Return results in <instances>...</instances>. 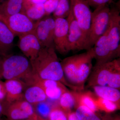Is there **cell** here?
Listing matches in <instances>:
<instances>
[{"instance_id": "7402d4cb", "label": "cell", "mask_w": 120, "mask_h": 120, "mask_svg": "<svg viewBox=\"0 0 120 120\" xmlns=\"http://www.w3.org/2000/svg\"><path fill=\"white\" fill-rule=\"evenodd\" d=\"M4 114L8 120H23L30 119L28 115L15 103L4 104Z\"/></svg>"}, {"instance_id": "9a60e30c", "label": "cell", "mask_w": 120, "mask_h": 120, "mask_svg": "<svg viewBox=\"0 0 120 120\" xmlns=\"http://www.w3.org/2000/svg\"><path fill=\"white\" fill-rule=\"evenodd\" d=\"M4 83L6 91L5 103L10 104L23 98L25 84L16 79L7 80Z\"/></svg>"}, {"instance_id": "44dd1931", "label": "cell", "mask_w": 120, "mask_h": 120, "mask_svg": "<svg viewBox=\"0 0 120 120\" xmlns=\"http://www.w3.org/2000/svg\"><path fill=\"white\" fill-rule=\"evenodd\" d=\"M23 13L33 21H38L45 16L43 4H34L24 0Z\"/></svg>"}, {"instance_id": "6da1fadb", "label": "cell", "mask_w": 120, "mask_h": 120, "mask_svg": "<svg viewBox=\"0 0 120 120\" xmlns=\"http://www.w3.org/2000/svg\"><path fill=\"white\" fill-rule=\"evenodd\" d=\"M30 62L33 72L39 78L58 81L76 91L65 77L54 46L42 48L36 57Z\"/></svg>"}, {"instance_id": "8fae6325", "label": "cell", "mask_w": 120, "mask_h": 120, "mask_svg": "<svg viewBox=\"0 0 120 120\" xmlns=\"http://www.w3.org/2000/svg\"><path fill=\"white\" fill-rule=\"evenodd\" d=\"M67 19L68 23V44L69 52L84 49L83 34L76 20L71 7Z\"/></svg>"}, {"instance_id": "60d3db41", "label": "cell", "mask_w": 120, "mask_h": 120, "mask_svg": "<svg viewBox=\"0 0 120 120\" xmlns=\"http://www.w3.org/2000/svg\"><path fill=\"white\" fill-rule=\"evenodd\" d=\"M30 120V119H26V120Z\"/></svg>"}, {"instance_id": "4316f807", "label": "cell", "mask_w": 120, "mask_h": 120, "mask_svg": "<svg viewBox=\"0 0 120 120\" xmlns=\"http://www.w3.org/2000/svg\"><path fill=\"white\" fill-rule=\"evenodd\" d=\"M48 118L49 120H68V113L59 105H56L52 107Z\"/></svg>"}, {"instance_id": "8992f818", "label": "cell", "mask_w": 120, "mask_h": 120, "mask_svg": "<svg viewBox=\"0 0 120 120\" xmlns=\"http://www.w3.org/2000/svg\"><path fill=\"white\" fill-rule=\"evenodd\" d=\"M55 24V18L50 15L45 16L36 22L34 32L42 48L54 46L53 37Z\"/></svg>"}, {"instance_id": "52a82bcc", "label": "cell", "mask_w": 120, "mask_h": 120, "mask_svg": "<svg viewBox=\"0 0 120 120\" xmlns=\"http://www.w3.org/2000/svg\"><path fill=\"white\" fill-rule=\"evenodd\" d=\"M1 17L15 36L19 37L34 31L36 22L25 13H19L9 17Z\"/></svg>"}, {"instance_id": "4fadbf2b", "label": "cell", "mask_w": 120, "mask_h": 120, "mask_svg": "<svg viewBox=\"0 0 120 120\" xmlns=\"http://www.w3.org/2000/svg\"><path fill=\"white\" fill-rule=\"evenodd\" d=\"M92 49L94 58L96 60L97 64L105 63L115 60L110 49L107 38V30L98 39Z\"/></svg>"}, {"instance_id": "8d00e7d4", "label": "cell", "mask_w": 120, "mask_h": 120, "mask_svg": "<svg viewBox=\"0 0 120 120\" xmlns=\"http://www.w3.org/2000/svg\"><path fill=\"white\" fill-rule=\"evenodd\" d=\"M32 120H47L46 119L42 118L41 116H39L37 114H36L34 117L32 119Z\"/></svg>"}, {"instance_id": "ab89813d", "label": "cell", "mask_w": 120, "mask_h": 120, "mask_svg": "<svg viewBox=\"0 0 120 120\" xmlns=\"http://www.w3.org/2000/svg\"><path fill=\"white\" fill-rule=\"evenodd\" d=\"M24 0L26 1H29L30 2V0Z\"/></svg>"}, {"instance_id": "7a4b0ae2", "label": "cell", "mask_w": 120, "mask_h": 120, "mask_svg": "<svg viewBox=\"0 0 120 120\" xmlns=\"http://www.w3.org/2000/svg\"><path fill=\"white\" fill-rule=\"evenodd\" d=\"M0 75L5 80L16 79L32 85L35 75L30 60L22 55H8L2 59Z\"/></svg>"}, {"instance_id": "d6986e66", "label": "cell", "mask_w": 120, "mask_h": 120, "mask_svg": "<svg viewBox=\"0 0 120 120\" xmlns=\"http://www.w3.org/2000/svg\"><path fill=\"white\" fill-rule=\"evenodd\" d=\"M92 87L98 97L120 105V90L108 86H95Z\"/></svg>"}, {"instance_id": "2e32d148", "label": "cell", "mask_w": 120, "mask_h": 120, "mask_svg": "<svg viewBox=\"0 0 120 120\" xmlns=\"http://www.w3.org/2000/svg\"><path fill=\"white\" fill-rule=\"evenodd\" d=\"M15 35L0 16V55H8L13 45Z\"/></svg>"}, {"instance_id": "4dcf8cb0", "label": "cell", "mask_w": 120, "mask_h": 120, "mask_svg": "<svg viewBox=\"0 0 120 120\" xmlns=\"http://www.w3.org/2000/svg\"><path fill=\"white\" fill-rule=\"evenodd\" d=\"M59 0H47L44 5L45 16L53 13L58 5Z\"/></svg>"}, {"instance_id": "d6a6232c", "label": "cell", "mask_w": 120, "mask_h": 120, "mask_svg": "<svg viewBox=\"0 0 120 120\" xmlns=\"http://www.w3.org/2000/svg\"><path fill=\"white\" fill-rule=\"evenodd\" d=\"M6 98V91L4 82L0 79V102L5 103Z\"/></svg>"}, {"instance_id": "836d02e7", "label": "cell", "mask_w": 120, "mask_h": 120, "mask_svg": "<svg viewBox=\"0 0 120 120\" xmlns=\"http://www.w3.org/2000/svg\"><path fill=\"white\" fill-rule=\"evenodd\" d=\"M68 120H79L75 112H70L68 113Z\"/></svg>"}, {"instance_id": "7c38bea8", "label": "cell", "mask_w": 120, "mask_h": 120, "mask_svg": "<svg viewBox=\"0 0 120 120\" xmlns=\"http://www.w3.org/2000/svg\"><path fill=\"white\" fill-rule=\"evenodd\" d=\"M19 37L20 49L30 61L34 59L42 48L34 31Z\"/></svg>"}, {"instance_id": "484cf974", "label": "cell", "mask_w": 120, "mask_h": 120, "mask_svg": "<svg viewBox=\"0 0 120 120\" xmlns=\"http://www.w3.org/2000/svg\"><path fill=\"white\" fill-rule=\"evenodd\" d=\"M71 9V0H59L58 5L53 13L55 19L65 18L68 16Z\"/></svg>"}, {"instance_id": "603a6c76", "label": "cell", "mask_w": 120, "mask_h": 120, "mask_svg": "<svg viewBox=\"0 0 120 120\" xmlns=\"http://www.w3.org/2000/svg\"><path fill=\"white\" fill-rule=\"evenodd\" d=\"M58 101L60 107L67 113L76 107V102L73 91L67 90L63 93Z\"/></svg>"}, {"instance_id": "e0dca14e", "label": "cell", "mask_w": 120, "mask_h": 120, "mask_svg": "<svg viewBox=\"0 0 120 120\" xmlns=\"http://www.w3.org/2000/svg\"><path fill=\"white\" fill-rule=\"evenodd\" d=\"M24 0H6L0 4V15L9 17L19 13H23Z\"/></svg>"}, {"instance_id": "5b68a950", "label": "cell", "mask_w": 120, "mask_h": 120, "mask_svg": "<svg viewBox=\"0 0 120 120\" xmlns=\"http://www.w3.org/2000/svg\"><path fill=\"white\" fill-rule=\"evenodd\" d=\"M71 7L74 17L83 34L86 43L92 19V12L90 6L86 0H71Z\"/></svg>"}, {"instance_id": "1f68e13d", "label": "cell", "mask_w": 120, "mask_h": 120, "mask_svg": "<svg viewBox=\"0 0 120 120\" xmlns=\"http://www.w3.org/2000/svg\"><path fill=\"white\" fill-rule=\"evenodd\" d=\"M89 6L95 9L113 3V0H86Z\"/></svg>"}, {"instance_id": "74e56055", "label": "cell", "mask_w": 120, "mask_h": 120, "mask_svg": "<svg viewBox=\"0 0 120 120\" xmlns=\"http://www.w3.org/2000/svg\"><path fill=\"white\" fill-rule=\"evenodd\" d=\"M2 59H1V58L0 56V72L1 68V64H2ZM0 77H1L0 75Z\"/></svg>"}, {"instance_id": "9c48e42d", "label": "cell", "mask_w": 120, "mask_h": 120, "mask_svg": "<svg viewBox=\"0 0 120 120\" xmlns=\"http://www.w3.org/2000/svg\"><path fill=\"white\" fill-rule=\"evenodd\" d=\"M55 19V30L53 37L54 49L58 52L65 55L69 52L68 49V23L65 18Z\"/></svg>"}, {"instance_id": "30bf717a", "label": "cell", "mask_w": 120, "mask_h": 120, "mask_svg": "<svg viewBox=\"0 0 120 120\" xmlns=\"http://www.w3.org/2000/svg\"><path fill=\"white\" fill-rule=\"evenodd\" d=\"M93 58L92 48L81 54L76 71L75 87L77 91H82L83 90L84 84L89 77L93 67Z\"/></svg>"}, {"instance_id": "ba28073f", "label": "cell", "mask_w": 120, "mask_h": 120, "mask_svg": "<svg viewBox=\"0 0 120 120\" xmlns=\"http://www.w3.org/2000/svg\"><path fill=\"white\" fill-rule=\"evenodd\" d=\"M120 8H113L111 21L107 29V38L111 53L116 59L120 55Z\"/></svg>"}, {"instance_id": "e575fe53", "label": "cell", "mask_w": 120, "mask_h": 120, "mask_svg": "<svg viewBox=\"0 0 120 120\" xmlns=\"http://www.w3.org/2000/svg\"><path fill=\"white\" fill-rule=\"evenodd\" d=\"M47 0H30V2L34 4H44Z\"/></svg>"}, {"instance_id": "f1b7e54d", "label": "cell", "mask_w": 120, "mask_h": 120, "mask_svg": "<svg viewBox=\"0 0 120 120\" xmlns=\"http://www.w3.org/2000/svg\"><path fill=\"white\" fill-rule=\"evenodd\" d=\"M107 86L120 90V65L116 68L110 75Z\"/></svg>"}, {"instance_id": "83f0119b", "label": "cell", "mask_w": 120, "mask_h": 120, "mask_svg": "<svg viewBox=\"0 0 120 120\" xmlns=\"http://www.w3.org/2000/svg\"><path fill=\"white\" fill-rule=\"evenodd\" d=\"M14 102L28 115L30 120H32L36 115L37 113L35 112L33 105L25 99H22Z\"/></svg>"}, {"instance_id": "277c9868", "label": "cell", "mask_w": 120, "mask_h": 120, "mask_svg": "<svg viewBox=\"0 0 120 120\" xmlns=\"http://www.w3.org/2000/svg\"><path fill=\"white\" fill-rule=\"evenodd\" d=\"M119 65L120 58L105 63H96L92 67L88 77L87 86L91 87L95 86H107L110 75Z\"/></svg>"}, {"instance_id": "d590c367", "label": "cell", "mask_w": 120, "mask_h": 120, "mask_svg": "<svg viewBox=\"0 0 120 120\" xmlns=\"http://www.w3.org/2000/svg\"><path fill=\"white\" fill-rule=\"evenodd\" d=\"M4 103L0 102V116L4 114Z\"/></svg>"}, {"instance_id": "ffe728a7", "label": "cell", "mask_w": 120, "mask_h": 120, "mask_svg": "<svg viewBox=\"0 0 120 120\" xmlns=\"http://www.w3.org/2000/svg\"><path fill=\"white\" fill-rule=\"evenodd\" d=\"M73 92L76 102V107L78 106L83 105L94 112L98 110L95 102V98L92 92L75 91H73Z\"/></svg>"}, {"instance_id": "ac0fdd59", "label": "cell", "mask_w": 120, "mask_h": 120, "mask_svg": "<svg viewBox=\"0 0 120 120\" xmlns=\"http://www.w3.org/2000/svg\"><path fill=\"white\" fill-rule=\"evenodd\" d=\"M23 98L32 105L45 101L47 98L44 91L35 85L28 86L23 93Z\"/></svg>"}, {"instance_id": "f546056e", "label": "cell", "mask_w": 120, "mask_h": 120, "mask_svg": "<svg viewBox=\"0 0 120 120\" xmlns=\"http://www.w3.org/2000/svg\"><path fill=\"white\" fill-rule=\"evenodd\" d=\"M35 106H36V110L38 113L37 114L38 115L45 119L48 118L52 107H50L49 103L45 101Z\"/></svg>"}, {"instance_id": "3957f363", "label": "cell", "mask_w": 120, "mask_h": 120, "mask_svg": "<svg viewBox=\"0 0 120 120\" xmlns=\"http://www.w3.org/2000/svg\"><path fill=\"white\" fill-rule=\"evenodd\" d=\"M112 11L113 8H110L106 5L95 9L92 12L91 23L84 49L87 50L92 48L98 39L107 30Z\"/></svg>"}, {"instance_id": "5bb4252c", "label": "cell", "mask_w": 120, "mask_h": 120, "mask_svg": "<svg viewBox=\"0 0 120 120\" xmlns=\"http://www.w3.org/2000/svg\"><path fill=\"white\" fill-rule=\"evenodd\" d=\"M81 54H76L65 58L61 62L65 77L69 84L77 91L75 87L76 71Z\"/></svg>"}, {"instance_id": "f35d334b", "label": "cell", "mask_w": 120, "mask_h": 120, "mask_svg": "<svg viewBox=\"0 0 120 120\" xmlns=\"http://www.w3.org/2000/svg\"><path fill=\"white\" fill-rule=\"evenodd\" d=\"M110 120H120V118L119 117H116V118H113V119H112Z\"/></svg>"}, {"instance_id": "cb8c5ba5", "label": "cell", "mask_w": 120, "mask_h": 120, "mask_svg": "<svg viewBox=\"0 0 120 120\" xmlns=\"http://www.w3.org/2000/svg\"><path fill=\"white\" fill-rule=\"evenodd\" d=\"M76 108L75 113L79 120H102L95 112L84 106H78Z\"/></svg>"}, {"instance_id": "b9f144b4", "label": "cell", "mask_w": 120, "mask_h": 120, "mask_svg": "<svg viewBox=\"0 0 120 120\" xmlns=\"http://www.w3.org/2000/svg\"><path fill=\"white\" fill-rule=\"evenodd\" d=\"M1 79V77H0V79Z\"/></svg>"}, {"instance_id": "d4e9b609", "label": "cell", "mask_w": 120, "mask_h": 120, "mask_svg": "<svg viewBox=\"0 0 120 120\" xmlns=\"http://www.w3.org/2000/svg\"><path fill=\"white\" fill-rule=\"evenodd\" d=\"M95 102L98 109L106 112H112L120 109V105L99 97L95 98Z\"/></svg>"}]
</instances>
